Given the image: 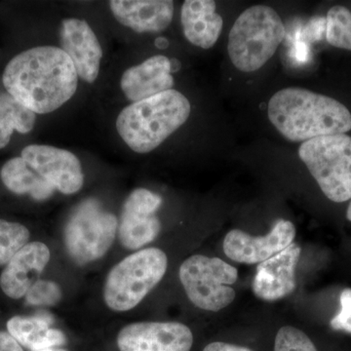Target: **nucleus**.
Here are the masks:
<instances>
[{
	"mask_svg": "<svg viewBox=\"0 0 351 351\" xmlns=\"http://www.w3.org/2000/svg\"><path fill=\"white\" fill-rule=\"evenodd\" d=\"M179 274L189 299L201 309L217 313L234 301L230 285L237 282L239 272L221 258L191 256L182 263Z\"/></svg>",
	"mask_w": 351,
	"mask_h": 351,
	"instance_id": "obj_8",
	"label": "nucleus"
},
{
	"mask_svg": "<svg viewBox=\"0 0 351 351\" xmlns=\"http://www.w3.org/2000/svg\"><path fill=\"white\" fill-rule=\"evenodd\" d=\"M326 38L330 45L351 51V12L345 6H332L328 11Z\"/></svg>",
	"mask_w": 351,
	"mask_h": 351,
	"instance_id": "obj_22",
	"label": "nucleus"
},
{
	"mask_svg": "<svg viewBox=\"0 0 351 351\" xmlns=\"http://www.w3.org/2000/svg\"><path fill=\"white\" fill-rule=\"evenodd\" d=\"M269 119L291 142H306L351 130L348 108L331 97L302 88H285L272 96Z\"/></svg>",
	"mask_w": 351,
	"mask_h": 351,
	"instance_id": "obj_2",
	"label": "nucleus"
},
{
	"mask_svg": "<svg viewBox=\"0 0 351 351\" xmlns=\"http://www.w3.org/2000/svg\"><path fill=\"white\" fill-rule=\"evenodd\" d=\"M341 311L331 320V327L337 331H346L351 334V289L348 288L341 292Z\"/></svg>",
	"mask_w": 351,
	"mask_h": 351,
	"instance_id": "obj_26",
	"label": "nucleus"
},
{
	"mask_svg": "<svg viewBox=\"0 0 351 351\" xmlns=\"http://www.w3.org/2000/svg\"><path fill=\"white\" fill-rule=\"evenodd\" d=\"M203 351H255L245 346L233 345V343H223V341H214L205 346Z\"/></svg>",
	"mask_w": 351,
	"mask_h": 351,
	"instance_id": "obj_28",
	"label": "nucleus"
},
{
	"mask_svg": "<svg viewBox=\"0 0 351 351\" xmlns=\"http://www.w3.org/2000/svg\"><path fill=\"white\" fill-rule=\"evenodd\" d=\"M29 306H54L62 299V290L50 280H38L25 295Z\"/></svg>",
	"mask_w": 351,
	"mask_h": 351,
	"instance_id": "obj_25",
	"label": "nucleus"
},
{
	"mask_svg": "<svg viewBox=\"0 0 351 351\" xmlns=\"http://www.w3.org/2000/svg\"><path fill=\"white\" fill-rule=\"evenodd\" d=\"M274 351H318L306 332L292 326L279 330L274 341Z\"/></svg>",
	"mask_w": 351,
	"mask_h": 351,
	"instance_id": "obj_24",
	"label": "nucleus"
},
{
	"mask_svg": "<svg viewBox=\"0 0 351 351\" xmlns=\"http://www.w3.org/2000/svg\"><path fill=\"white\" fill-rule=\"evenodd\" d=\"M110 7L117 22L138 34L165 31L174 16L170 0H112Z\"/></svg>",
	"mask_w": 351,
	"mask_h": 351,
	"instance_id": "obj_16",
	"label": "nucleus"
},
{
	"mask_svg": "<svg viewBox=\"0 0 351 351\" xmlns=\"http://www.w3.org/2000/svg\"><path fill=\"white\" fill-rule=\"evenodd\" d=\"M193 335L179 322H138L122 328L120 351H191Z\"/></svg>",
	"mask_w": 351,
	"mask_h": 351,
	"instance_id": "obj_11",
	"label": "nucleus"
},
{
	"mask_svg": "<svg viewBox=\"0 0 351 351\" xmlns=\"http://www.w3.org/2000/svg\"><path fill=\"white\" fill-rule=\"evenodd\" d=\"M167 265V256L160 249L145 248L128 256L108 274L106 304L119 313L133 309L160 282Z\"/></svg>",
	"mask_w": 351,
	"mask_h": 351,
	"instance_id": "obj_5",
	"label": "nucleus"
},
{
	"mask_svg": "<svg viewBox=\"0 0 351 351\" xmlns=\"http://www.w3.org/2000/svg\"><path fill=\"white\" fill-rule=\"evenodd\" d=\"M50 261L49 248L41 242L25 244L15 254L0 276V287L7 297L19 300L38 280Z\"/></svg>",
	"mask_w": 351,
	"mask_h": 351,
	"instance_id": "obj_15",
	"label": "nucleus"
},
{
	"mask_svg": "<svg viewBox=\"0 0 351 351\" xmlns=\"http://www.w3.org/2000/svg\"><path fill=\"white\" fill-rule=\"evenodd\" d=\"M119 228L117 217L100 201L89 198L71 212L64 228V244L77 265L99 260L110 250Z\"/></svg>",
	"mask_w": 351,
	"mask_h": 351,
	"instance_id": "obj_7",
	"label": "nucleus"
},
{
	"mask_svg": "<svg viewBox=\"0 0 351 351\" xmlns=\"http://www.w3.org/2000/svg\"><path fill=\"white\" fill-rule=\"evenodd\" d=\"M29 237L25 226L0 219V265L10 262L15 254L29 243Z\"/></svg>",
	"mask_w": 351,
	"mask_h": 351,
	"instance_id": "obj_23",
	"label": "nucleus"
},
{
	"mask_svg": "<svg viewBox=\"0 0 351 351\" xmlns=\"http://www.w3.org/2000/svg\"><path fill=\"white\" fill-rule=\"evenodd\" d=\"M3 85L34 113L54 112L75 95L78 75L61 48L39 46L14 57L4 69Z\"/></svg>",
	"mask_w": 351,
	"mask_h": 351,
	"instance_id": "obj_1",
	"label": "nucleus"
},
{
	"mask_svg": "<svg viewBox=\"0 0 351 351\" xmlns=\"http://www.w3.org/2000/svg\"><path fill=\"white\" fill-rule=\"evenodd\" d=\"M62 49L66 52L82 80L93 83L100 71L103 50L93 29L85 21L66 19L62 22Z\"/></svg>",
	"mask_w": 351,
	"mask_h": 351,
	"instance_id": "obj_14",
	"label": "nucleus"
},
{
	"mask_svg": "<svg viewBox=\"0 0 351 351\" xmlns=\"http://www.w3.org/2000/svg\"><path fill=\"white\" fill-rule=\"evenodd\" d=\"M40 351H66V350H62V348H48V350H44Z\"/></svg>",
	"mask_w": 351,
	"mask_h": 351,
	"instance_id": "obj_31",
	"label": "nucleus"
},
{
	"mask_svg": "<svg viewBox=\"0 0 351 351\" xmlns=\"http://www.w3.org/2000/svg\"><path fill=\"white\" fill-rule=\"evenodd\" d=\"M299 156L328 199H351V136L338 134L306 141L300 147Z\"/></svg>",
	"mask_w": 351,
	"mask_h": 351,
	"instance_id": "obj_6",
	"label": "nucleus"
},
{
	"mask_svg": "<svg viewBox=\"0 0 351 351\" xmlns=\"http://www.w3.org/2000/svg\"><path fill=\"white\" fill-rule=\"evenodd\" d=\"M162 198L149 189L132 191L122 208L119 223V241L128 250H137L158 237L161 223L157 210Z\"/></svg>",
	"mask_w": 351,
	"mask_h": 351,
	"instance_id": "obj_9",
	"label": "nucleus"
},
{
	"mask_svg": "<svg viewBox=\"0 0 351 351\" xmlns=\"http://www.w3.org/2000/svg\"><path fill=\"white\" fill-rule=\"evenodd\" d=\"M285 34V25L276 10L252 6L240 14L230 29L228 55L235 68L253 73L274 56Z\"/></svg>",
	"mask_w": 351,
	"mask_h": 351,
	"instance_id": "obj_4",
	"label": "nucleus"
},
{
	"mask_svg": "<svg viewBox=\"0 0 351 351\" xmlns=\"http://www.w3.org/2000/svg\"><path fill=\"white\" fill-rule=\"evenodd\" d=\"M51 323L52 319L47 315L15 316L7 322V330L21 346L29 350L40 351L66 345L64 332L51 328Z\"/></svg>",
	"mask_w": 351,
	"mask_h": 351,
	"instance_id": "obj_19",
	"label": "nucleus"
},
{
	"mask_svg": "<svg viewBox=\"0 0 351 351\" xmlns=\"http://www.w3.org/2000/svg\"><path fill=\"white\" fill-rule=\"evenodd\" d=\"M301 251L299 244L293 242L285 250L258 265L252 285L256 297L274 302L294 292L297 287L295 269Z\"/></svg>",
	"mask_w": 351,
	"mask_h": 351,
	"instance_id": "obj_13",
	"label": "nucleus"
},
{
	"mask_svg": "<svg viewBox=\"0 0 351 351\" xmlns=\"http://www.w3.org/2000/svg\"><path fill=\"white\" fill-rule=\"evenodd\" d=\"M0 351H24L8 332L0 331Z\"/></svg>",
	"mask_w": 351,
	"mask_h": 351,
	"instance_id": "obj_27",
	"label": "nucleus"
},
{
	"mask_svg": "<svg viewBox=\"0 0 351 351\" xmlns=\"http://www.w3.org/2000/svg\"><path fill=\"white\" fill-rule=\"evenodd\" d=\"M156 46L157 48H159V49H165V48L169 46V41L164 38H156Z\"/></svg>",
	"mask_w": 351,
	"mask_h": 351,
	"instance_id": "obj_29",
	"label": "nucleus"
},
{
	"mask_svg": "<svg viewBox=\"0 0 351 351\" xmlns=\"http://www.w3.org/2000/svg\"><path fill=\"white\" fill-rule=\"evenodd\" d=\"M21 157L64 195L78 193L84 184L82 163L73 152L51 145H31L23 149Z\"/></svg>",
	"mask_w": 351,
	"mask_h": 351,
	"instance_id": "obj_10",
	"label": "nucleus"
},
{
	"mask_svg": "<svg viewBox=\"0 0 351 351\" xmlns=\"http://www.w3.org/2000/svg\"><path fill=\"white\" fill-rule=\"evenodd\" d=\"M0 178L9 191L16 195L31 196L36 201L49 199L55 188L29 167L22 157H15L4 164Z\"/></svg>",
	"mask_w": 351,
	"mask_h": 351,
	"instance_id": "obj_20",
	"label": "nucleus"
},
{
	"mask_svg": "<svg viewBox=\"0 0 351 351\" xmlns=\"http://www.w3.org/2000/svg\"><path fill=\"white\" fill-rule=\"evenodd\" d=\"M36 119V113L10 94H0V149L9 144L14 131L29 133L34 129Z\"/></svg>",
	"mask_w": 351,
	"mask_h": 351,
	"instance_id": "obj_21",
	"label": "nucleus"
},
{
	"mask_svg": "<svg viewBox=\"0 0 351 351\" xmlns=\"http://www.w3.org/2000/svg\"><path fill=\"white\" fill-rule=\"evenodd\" d=\"M191 110L186 96L168 90L124 108L117 117V132L134 152L147 154L184 125Z\"/></svg>",
	"mask_w": 351,
	"mask_h": 351,
	"instance_id": "obj_3",
	"label": "nucleus"
},
{
	"mask_svg": "<svg viewBox=\"0 0 351 351\" xmlns=\"http://www.w3.org/2000/svg\"><path fill=\"white\" fill-rule=\"evenodd\" d=\"M181 22L189 43L203 49L213 47L223 29V21L212 0H186L182 7Z\"/></svg>",
	"mask_w": 351,
	"mask_h": 351,
	"instance_id": "obj_18",
	"label": "nucleus"
},
{
	"mask_svg": "<svg viewBox=\"0 0 351 351\" xmlns=\"http://www.w3.org/2000/svg\"><path fill=\"white\" fill-rule=\"evenodd\" d=\"M295 237L293 223L279 219L270 232L263 237H253L239 230H230L223 240V252L234 262L261 263L285 250L294 242Z\"/></svg>",
	"mask_w": 351,
	"mask_h": 351,
	"instance_id": "obj_12",
	"label": "nucleus"
},
{
	"mask_svg": "<svg viewBox=\"0 0 351 351\" xmlns=\"http://www.w3.org/2000/svg\"><path fill=\"white\" fill-rule=\"evenodd\" d=\"M120 84L127 99L133 103L168 91L174 86L171 61L162 55L149 58L127 69Z\"/></svg>",
	"mask_w": 351,
	"mask_h": 351,
	"instance_id": "obj_17",
	"label": "nucleus"
},
{
	"mask_svg": "<svg viewBox=\"0 0 351 351\" xmlns=\"http://www.w3.org/2000/svg\"><path fill=\"white\" fill-rule=\"evenodd\" d=\"M346 218H348V221H351V201L350 203V206L348 208V212H346Z\"/></svg>",
	"mask_w": 351,
	"mask_h": 351,
	"instance_id": "obj_30",
	"label": "nucleus"
}]
</instances>
